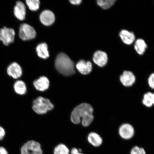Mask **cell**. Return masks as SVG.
<instances>
[{
    "label": "cell",
    "mask_w": 154,
    "mask_h": 154,
    "mask_svg": "<svg viewBox=\"0 0 154 154\" xmlns=\"http://www.w3.org/2000/svg\"><path fill=\"white\" fill-rule=\"evenodd\" d=\"M93 112V108L91 105L86 103L80 104L72 111L71 120L75 124H78L82 122L83 126L88 127L94 120Z\"/></svg>",
    "instance_id": "obj_1"
},
{
    "label": "cell",
    "mask_w": 154,
    "mask_h": 154,
    "mask_svg": "<svg viewBox=\"0 0 154 154\" xmlns=\"http://www.w3.org/2000/svg\"><path fill=\"white\" fill-rule=\"evenodd\" d=\"M56 68L61 74L69 76L75 73L74 63L66 54H59L55 61Z\"/></svg>",
    "instance_id": "obj_2"
},
{
    "label": "cell",
    "mask_w": 154,
    "mask_h": 154,
    "mask_svg": "<svg viewBox=\"0 0 154 154\" xmlns=\"http://www.w3.org/2000/svg\"><path fill=\"white\" fill-rule=\"evenodd\" d=\"M54 108V105L49 100L41 96L36 98L33 101L32 109L38 114H45Z\"/></svg>",
    "instance_id": "obj_3"
},
{
    "label": "cell",
    "mask_w": 154,
    "mask_h": 154,
    "mask_svg": "<svg viewBox=\"0 0 154 154\" xmlns=\"http://www.w3.org/2000/svg\"><path fill=\"white\" fill-rule=\"evenodd\" d=\"M21 154H43L41 144L34 140H30L23 144L20 149Z\"/></svg>",
    "instance_id": "obj_4"
},
{
    "label": "cell",
    "mask_w": 154,
    "mask_h": 154,
    "mask_svg": "<svg viewBox=\"0 0 154 154\" xmlns=\"http://www.w3.org/2000/svg\"><path fill=\"white\" fill-rule=\"evenodd\" d=\"M135 130L133 126L128 123L121 124L118 129L119 136L122 139L130 140L134 137Z\"/></svg>",
    "instance_id": "obj_5"
},
{
    "label": "cell",
    "mask_w": 154,
    "mask_h": 154,
    "mask_svg": "<svg viewBox=\"0 0 154 154\" xmlns=\"http://www.w3.org/2000/svg\"><path fill=\"white\" fill-rule=\"evenodd\" d=\"M36 32L35 29L29 25L24 23L20 25L19 30V36L23 40H29L35 37Z\"/></svg>",
    "instance_id": "obj_6"
},
{
    "label": "cell",
    "mask_w": 154,
    "mask_h": 154,
    "mask_svg": "<svg viewBox=\"0 0 154 154\" xmlns=\"http://www.w3.org/2000/svg\"><path fill=\"white\" fill-rule=\"evenodd\" d=\"M15 32L13 29L5 27L0 30V40L5 45L13 43L14 40Z\"/></svg>",
    "instance_id": "obj_7"
},
{
    "label": "cell",
    "mask_w": 154,
    "mask_h": 154,
    "mask_svg": "<svg viewBox=\"0 0 154 154\" xmlns=\"http://www.w3.org/2000/svg\"><path fill=\"white\" fill-rule=\"evenodd\" d=\"M136 77L130 71L125 70L120 77V81L123 86L129 88L134 85L136 82Z\"/></svg>",
    "instance_id": "obj_8"
},
{
    "label": "cell",
    "mask_w": 154,
    "mask_h": 154,
    "mask_svg": "<svg viewBox=\"0 0 154 154\" xmlns=\"http://www.w3.org/2000/svg\"><path fill=\"white\" fill-rule=\"evenodd\" d=\"M93 62L100 67H103L108 62V56L105 52L97 51L94 53L93 58Z\"/></svg>",
    "instance_id": "obj_9"
},
{
    "label": "cell",
    "mask_w": 154,
    "mask_h": 154,
    "mask_svg": "<svg viewBox=\"0 0 154 154\" xmlns=\"http://www.w3.org/2000/svg\"><path fill=\"white\" fill-rule=\"evenodd\" d=\"M119 35L123 43L127 45H131L135 41V35L132 32L123 29L120 32Z\"/></svg>",
    "instance_id": "obj_10"
},
{
    "label": "cell",
    "mask_w": 154,
    "mask_h": 154,
    "mask_svg": "<svg viewBox=\"0 0 154 154\" xmlns=\"http://www.w3.org/2000/svg\"><path fill=\"white\" fill-rule=\"evenodd\" d=\"M7 73L10 76L14 79H18L22 75V70L18 63H13L8 67Z\"/></svg>",
    "instance_id": "obj_11"
},
{
    "label": "cell",
    "mask_w": 154,
    "mask_h": 154,
    "mask_svg": "<svg viewBox=\"0 0 154 154\" xmlns=\"http://www.w3.org/2000/svg\"><path fill=\"white\" fill-rule=\"evenodd\" d=\"M40 19L42 23L45 26H51L54 22L55 15L51 11L45 10L40 14Z\"/></svg>",
    "instance_id": "obj_12"
},
{
    "label": "cell",
    "mask_w": 154,
    "mask_h": 154,
    "mask_svg": "<svg viewBox=\"0 0 154 154\" xmlns=\"http://www.w3.org/2000/svg\"><path fill=\"white\" fill-rule=\"evenodd\" d=\"M76 67L81 74L86 75L91 72L92 65L90 61H86L82 60L77 63Z\"/></svg>",
    "instance_id": "obj_13"
},
{
    "label": "cell",
    "mask_w": 154,
    "mask_h": 154,
    "mask_svg": "<svg viewBox=\"0 0 154 154\" xmlns=\"http://www.w3.org/2000/svg\"><path fill=\"white\" fill-rule=\"evenodd\" d=\"M34 85L38 91H44L49 88V81L45 76H42L35 81L33 82Z\"/></svg>",
    "instance_id": "obj_14"
},
{
    "label": "cell",
    "mask_w": 154,
    "mask_h": 154,
    "mask_svg": "<svg viewBox=\"0 0 154 154\" xmlns=\"http://www.w3.org/2000/svg\"><path fill=\"white\" fill-rule=\"evenodd\" d=\"M14 14L19 20H23L25 19L26 15V6L22 2H17L14 8Z\"/></svg>",
    "instance_id": "obj_15"
},
{
    "label": "cell",
    "mask_w": 154,
    "mask_h": 154,
    "mask_svg": "<svg viewBox=\"0 0 154 154\" xmlns=\"http://www.w3.org/2000/svg\"><path fill=\"white\" fill-rule=\"evenodd\" d=\"M88 140L91 145L96 147L100 146L103 142V138L100 135L95 132H92L88 134Z\"/></svg>",
    "instance_id": "obj_16"
},
{
    "label": "cell",
    "mask_w": 154,
    "mask_h": 154,
    "mask_svg": "<svg viewBox=\"0 0 154 154\" xmlns=\"http://www.w3.org/2000/svg\"><path fill=\"white\" fill-rule=\"evenodd\" d=\"M147 48V45L144 40L138 38L135 41L134 49L136 53L139 55H143Z\"/></svg>",
    "instance_id": "obj_17"
},
{
    "label": "cell",
    "mask_w": 154,
    "mask_h": 154,
    "mask_svg": "<svg viewBox=\"0 0 154 154\" xmlns=\"http://www.w3.org/2000/svg\"><path fill=\"white\" fill-rule=\"evenodd\" d=\"M142 103L146 107L151 108L154 105V93L147 92L144 94L142 99Z\"/></svg>",
    "instance_id": "obj_18"
},
{
    "label": "cell",
    "mask_w": 154,
    "mask_h": 154,
    "mask_svg": "<svg viewBox=\"0 0 154 154\" xmlns=\"http://www.w3.org/2000/svg\"><path fill=\"white\" fill-rule=\"evenodd\" d=\"M36 51L38 56L42 58L47 59L49 56L48 45L45 43H42L38 45L36 47Z\"/></svg>",
    "instance_id": "obj_19"
},
{
    "label": "cell",
    "mask_w": 154,
    "mask_h": 154,
    "mask_svg": "<svg viewBox=\"0 0 154 154\" xmlns=\"http://www.w3.org/2000/svg\"><path fill=\"white\" fill-rule=\"evenodd\" d=\"M14 88L15 92L19 95H24L27 91L26 84L22 80H18L15 82Z\"/></svg>",
    "instance_id": "obj_20"
},
{
    "label": "cell",
    "mask_w": 154,
    "mask_h": 154,
    "mask_svg": "<svg viewBox=\"0 0 154 154\" xmlns=\"http://www.w3.org/2000/svg\"><path fill=\"white\" fill-rule=\"evenodd\" d=\"M116 2V0H98L97 3L102 9L107 10L111 8Z\"/></svg>",
    "instance_id": "obj_21"
},
{
    "label": "cell",
    "mask_w": 154,
    "mask_h": 154,
    "mask_svg": "<svg viewBox=\"0 0 154 154\" xmlns=\"http://www.w3.org/2000/svg\"><path fill=\"white\" fill-rule=\"evenodd\" d=\"M53 154H70V151L65 144L61 143L55 147Z\"/></svg>",
    "instance_id": "obj_22"
},
{
    "label": "cell",
    "mask_w": 154,
    "mask_h": 154,
    "mask_svg": "<svg viewBox=\"0 0 154 154\" xmlns=\"http://www.w3.org/2000/svg\"><path fill=\"white\" fill-rule=\"evenodd\" d=\"M26 2L30 10L36 11L39 8L40 1L38 0H27Z\"/></svg>",
    "instance_id": "obj_23"
},
{
    "label": "cell",
    "mask_w": 154,
    "mask_h": 154,
    "mask_svg": "<svg viewBox=\"0 0 154 154\" xmlns=\"http://www.w3.org/2000/svg\"><path fill=\"white\" fill-rule=\"evenodd\" d=\"M130 154H147L143 148L136 146L133 147L130 151Z\"/></svg>",
    "instance_id": "obj_24"
},
{
    "label": "cell",
    "mask_w": 154,
    "mask_h": 154,
    "mask_svg": "<svg viewBox=\"0 0 154 154\" xmlns=\"http://www.w3.org/2000/svg\"><path fill=\"white\" fill-rule=\"evenodd\" d=\"M147 81L149 87L151 89L154 90V72L150 75L148 78Z\"/></svg>",
    "instance_id": "obj_25"
},
{
    "label": "cell",
    "mask_w": 154,
    "mask_h": 154,
    "mask_svg": "<svg viewBox=\"0 0 154 154\" xmlns=\"http://www.w3.org/2000/svg\"><path fill=\"white\" fill-rule=\"evenodd\" d=\"M70 154H84L82 152L81 149H78L76 148H73L70 151Z\"/></svg>",
    "instance_id": "obj_26"
},
{
    "label": "cell",
    "mask_w": 154,
    "mask_h": 154,
    "mask_svg": "<svg viewBox=\"0 0 154 154\" xmlns=\"http://www.w3.org/2000/svg\"><path fill=\"white\" fill-rule=\"evenodd\" d=\"M5 135V132L4 129L0 126V141L3 139Z\"/></svg>",
    "instance_id": "obj_27"
},
{
    "label": "cell",
    "mask_w": 154,
    "mask_h": 154,
    "mask_svg": "<svg viewBox=\"0 0 154 154\" xmlns=\"http://www.w3.org/2000/svg\"><path fill=\"white\" fill-rule=\"evenodd\" d=\"M70 3L73 5H78L81 3L82 0H70Z\"/></svg>",
    "instance_id": "obj_28"
},
{
    "label": "cell",
    "mask_w": 154,
    "mask_h": 154,
    "mask_svg": "<svg viewBox=\"0 0 154 154\" xmlns=\"http://www.w3.org/2000/svg\"><path fill=\"white\" fill-rule=\"evenodd\" d=\"M0 154H9L6 149L3 147H0Z\"/></svg>",
    "instance_id": "obj_29"
}]
</instances>
